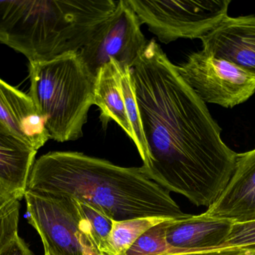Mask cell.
Returning a JSON list of instances; mask_svg holds the SVG:
<instances>
[{"label":"cell","instance_id":"5b68a950","mask_svg":"<svg viewBox=\"0 0 255 255\" xmlns=\"http://www.w3.org/2000/svg\"><path fill=\"white\" fill-rule=\"evenodd\" d=\"M141 24L164 43L202 38L228 16L230 0H128Z\"/></svg>","mask_w":255,"mask_h":255},{"label":"cell","instance_id":"5bb4252c","mask_svg":"<svg viewBox=\"0 0 255 255\" xmlns=\"http://www.w3.org/2000/svg\"><path fill=\"white\" fill-rule=\"evenodd\" d=\"M36 154L0 125V183L19 201L26 191Z\"/></svg>","mask_w":255,"mask_h":255},{"label":"cell","instance_id":"7402d4cb","mask_svg":"<svg viewBox=\"0 0 255 255\" xmlns=\"http://www.w3.org/2000/svg\"><path fill=\"white\" fill-rule=\"evenodd\" d=\"M249 252H250V255H255V247H253V248L249 249Z\"/></svg>","mask_w":255,"mask_h":255},{"label":"cell","instance_id":"4fadbf2b","mask_svg":"<svg viewBox=\"0 0 255 255\" xmlns=\"http://www.w3.org/2000/svg\"><path fill=\"white\" fill-rule=\"evenodd\" d=\"M0 125L37 151L49 139L44 121L31 97L1 79Z\"/></svg>","mask_w":255,"mask_h":255},{"label":"cell","instance_id":"ba28073f","mask_svg":"<svg viewBox=\"0 0 255 255\" xmlns=\"http://www.w3.org/2000/svg\"><path fill=\"white\" fill-rule=\"evenodd\" d=\"M137 15L128 0H120L112 14L97 28L92 38L79 51L94 76L112 59L132 68L146 46Z\"/></svg>","mask_w":255,"mask_h":255},{"label":"cell","instance_id":"9c48e42d","mask_svg":"<svg viewBox=\"0 0 255 255\" xmlns=\"http://www.w3.org/2000/svg\"><path fill=\"white\" fill-rule=\"evenodd\" d=\"M94 105L100 110V121L106 128L115 121L133 141L142 163L148 151L139 120L131 68L112 59L99 69L95 76Z\"/></svg>","mask_w":255,"mask_h":255},{"label":"cell","instance_id":"44dd1931","mask_svg":"<svg viewBox=\"0 0 255 255\" xmlns=\"http://www.w3.org/2000/svg\"><path fill=\"white\" fill-rule=\"evenodd\" d=\"M167 255H251L247 249L220 248L210 251L191 253H170Z\"/></svg>","mask_w":255,"mask_h":255},{"label":"cell","instance_id":"7a4b0ae2","mask_svg":"<svg viewBox=\"0 0 255 255\" xmlns=\"http://www.w3.org/2000/svg\"><path fill=\"white\" fill-rule=\"evenodd\" d=\"M26 190L73 199L116 222L187 215L142 168L122 167L75 151L49 152L35 160Z\"/></svg>","mask_w":255,"mask_h":255},{"label":"cell","instance_id":"ffe728a7","mask_svg":"<svg viewBox=\"0 0 255 255\" xmlns=\"http://www.w3.org/2000/svg\"><path fill=\"white\" fill-rule=\"evenodd\" d=\"M0 255H33V254L24 242L23 240L19 238V235H17L0 252Z\"/></svg>","mask_w":255,"mask_h":255},{"label":"cell","instance_id":"2e32d148","mask_svg":"<svg viewBox=\"0 0 255 255\" xmlns=\"http://www.w3.org/2000/svg\"><path fill=\"white\" fill-rule=\"evenodd\" d=\"M19 200L0 183V252L18 235Z\"/></svg>","mask_w":255,"mask_h":255},{"label":"cell","instance_id":"ac0fdd59","mask_svg":"<svg viewBox=\"0 0 255 255\" xmlns=\"http://www.w3.org/2000/svg\"><path fill=\"white\" fill-rule=\"evenodd\" d=\"M79 204L88 225L90 238L99 252L103 255L108 238L113 227V220L85 204L81 202Z\"/></svg>","mask_w":255,"mask_h":255},{"label":"cell","instance_id":"7c38bea8","mask_svg":"<svg viewBox=\"0 0 255 255\" xmlns=\"http://www.w3.org/2000/svg\"><path fill=\"white\" fill-rule=\"evenodd\" d=\"M233 223L206 214L169 220L166 240L170 253H201L223 248ZM169 253V254H170Z\"/></svg>","mask_w":255,"mask_h":255},{"label":"cell","instance_id":"277c9868","mask_svg":"<svg viewBox=\"0 0 255 255\" xmlns=\"http://www.w3.org/2000/svg\"><path fill=\"white\" fill-rule=\"evenodd\" d=\"M30 92L49 139L64 142L83 135L88 111L94 105L95 76L79 52L49 61L29 62Z\"/></svg>","mask_w":255,"mask_h":255},{"label":"cell","instance_id":"d6986e66","mask_svg":"<svg viewBox=\"0 0 255 255\" xmlns=\"http://www.w3.org/2000/svg\"><path fill=\"white\" fill-rule=\"evenodd\" d=\"M225 248L249 249L255 247V220L233 223Z\"/></svg>","mask_w":255,"mask_h":255},{"label":"cell","instance_id":"9a60e30c","mask_svg":"<svg viewBox=\"0 0 255 255\" xmlns=\"http://www.w3.org/2000/svg\"><path fill=\"white\" fill-rule=\"evenodd\" d=\"M173 219L148 217L126 221H113L103 255H125L139 237L157 225Z\"/></svg>","mask_w":255,"mask_h":255},{"label":"cell","instance_id":"3957f363","mask_svg":"<svg viewBox=\"0 0 255 255\" xmlns=\"http://www.w3.org/2000/svg\"><path fill=\"white\" fill-rule=\"evenodd\" d=\"M118 4L115 0L0 1V42L29 62L79 52Z\"/></svg>","mask_w":255,"mask_h":255},{"label":"cell","instance_id":"8992f818","mask_svg":"<svg viewBox=\"0 0 255 255\" xmlns=\"http://www.w3.org/2000/svg\"><path fill=\"white\" fill-rule=\"evenodd\" d=\"M24 198L28 223L40 235L45 253L85 255L88 249H97L85 234L77 201L29 190Z\"/></svg>","mask_w":255,"mask_h":255},{"label":"cell","instance_id":"e0dca14e","mask_svg":"<svg viewBox=\"0 0 255 255\" xmlns=\"http://www.w3.org/2000/svg\"><path fill=\"white\" fill-rule=\"evenodd\" d=\"M167 221L147 231L130 247L125 255H167L171 253L166 240Z\"/></svg>","mask_w":255,"mask_h":255},{"label":"cell","instance_id":"8fae6325","mask_svg":"<svg viewBox=\"0 0 255 255\" xmlns=\"http://www.w3.org/2000/svg\"><path fill=\"white\" fill-rule=\"evenodd\" d=\"M205 214L232 223L255 220V148L238 154L235 172L226 190Z\"/></svg>","mask_w":255,"mask_h":255},{"label":"cell","instance_id":"6da1fadb","mask_svg":"<svg viewBox=\"0 0 255 255\" xmlns=\"http://www.w3.org/2000/svg\"><path fill=\"white\" fill-rule=\"evenodd\" d=\"M131 70L148 151L142 171L169 193L209 208L229 184L238 154L223 142L206 103L155 40Z\"/></svg>","mask_w":255,"mask_h":255},{"label":"cell","instance_id":"52a82bcc","mask_svg":"<svg viewBox=\"0 0 255 255\" xmlns=\"http://www.w3.org/2000/svg\"><path fill=\"white\" fill-rule=\"evenodd\" d=\"M178 70L205 103L234 108L255 93L254 78L233 63L202 49L190 54Z\"/></svg>","mask_w":255,"mask_h":255},{"label":"cell","instance_id":"30bf717a","mask_svg":"<svg viewBox=\"0 0 255 255\" xmlns=\"http://www.w3.org/2000/svg\"><path fill=\"white\" fill-rule=\"evenodd\" d=\"M201 40L202 50L233 63L255 79V15H228Z\"/></svg>","mask_w":255,"mask_h":255},{"label":"cell","instance_id":"603a6c76","mask_svg":"<svg viewBox=\"0 0 255 255\" xmlns=\"http://www.w3.org/2000/svg\"><path fill=\"white\" fill-rule=\"evenodd\" d=\"M49 255V253H45V255Z\"/></svg>","mask_w":255,"mask_h":255}]
</instances>
